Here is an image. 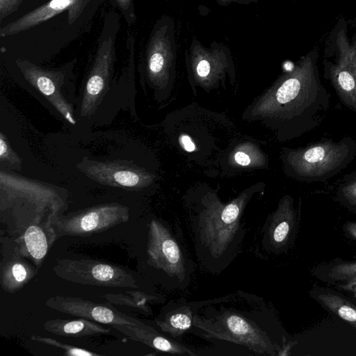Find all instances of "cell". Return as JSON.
<instances>
[{
	"mask_svg": "<svg viewBox=\"0 0 356 356\" xmlns=\"http://www.w3.org/2000/svg\"><path fill=\"white\" fill-rule=\"evenodd\" d=\"M316 48L302 56L278 81L272 106L287 138H294L318 127L326 117L330 95L321 82Z\"/></svg>",
	"mask_w": 356,
	"mask_h": 356,
	"instance_id": "1",
	"label": "cell"
},
{
	"mask_svg": "<svg viewBox=\"0 0 356 356\" xmlns=\"http://www.w3.org/2000/svg\"><path fill=\"white\" fill-rule=\"evenodd\" d=\"M66 189L3 169L0 171V216L7 236L15 238L38 217L64 213Z\"/></svg>",
	"mask_w": 356,
	"mask_h": 356,
	"instance_id": "2",
	"label": "cell"
},
{
	"mask_svg": "<svg viewBox=\"0 0 356 356\" xmlns=\"http://www.w3.org/2000/svg\"><path fill=\"white\" fill-rule=\"evenodd\" d=\"M356 140L343 136L339 140L322 138L308 145L289 150L284 163L289 174L302 182H324L335 177L353 161Z\"/></svg>",
	"mask_w": 356,
	"mask_h": 356,
	"instance_id": "3",
	"label": "cell"
},
{
	"mask_svg": "<svg viewBox=\"0 0 356 356\" xmlns=\"http://www.w3.org/2000/svg\"><path fill=\"white\" fill-rule=\"evenodd\" d=\"M323 65V76L341 102L356 113V42L348 39L343 19L339 20L326 40Z\"/></svg>",
	"mask_w": 356,
	"mask_h": 356,
	"instance_id": "4",
	"label": "cell"
},
{
	"mask_svg": "<svg viewBox=\"0 0 356 356\" xmlns=\"http://www.w3.org/2000/svg\"><path fill=\"white\" fill-rule=\"evenodd\" d=\"M241 209V202H233L218 212L207 213L193 225L197 245L203 250L204 256L218 261L231 257L242 234L238 225Z\"/></svg>",
	"mask_w": 356,
	"mask_h": 356,
	"instance_id": "5",
	"label": "cell"
},
{
	"mask_svg": "<svg viewBox=\"0 0 356 356\" xmlns=\"http://www.w3.org/2000/svg\"><path fill=\"white\" fill-rule=\"evenodd\" d=\"M129 208L116 203H104L82 209L67 215L54 216L52 225L58 238L65 236H88L104 232L129 221Z\"/></svg>",
	"mask_w": 356,
	"mask_h": 356,
	"instance_id": "6",
	"label": "cell"
},
{
	"mask_svg": "<svg viewBox=\"0 0 356 356\" xmlns=\"http://www.w3.org/2000/svg\"><path fill=\"white\" fill-rule=\"evenodd\" d=\"M58 277L76 284L106 287L137 288L134 277L123 267L91 259H57L53 267Z\"/></svg>",
	"mask_w": 356,
	"mask_h": 356,
	"instance_id": "7",
	"label": "cell"
},
{
	"mask_svg": "<svg viewBox=\"0 0 356 356\" xmlns=\"http://www.w3.org/2000/svg\"><path fill=\"white\" fill-rule=\"evenodd\" d=\"M194 325L207 337L229 340L245 345L259 353L275 355V347L266 335L248 319L232 312H224L211 319L193 318Z\"/></svg>",
	"mask_w": 356,
	"mask_h": 356,
	"instance_id": "8",
	"label": "cell"
},
{
	"mask_svg": "<svg viewBox=\"0 0 356 356\" xmlns=\"http://www.w3.org/2000/svg\"><path fill=\"white\" fill-rule=\"evenodd\" d=\"M77 168L99 184L128 191L139 190L152 179L151 175L127 160L98 161L84 157Z\"/></svg>",
	"mask_w": 356,
	"mask_h": 356,
	"instance_id": "9",
	"label": "cell"
},
{
	"mask_svg": "<svg viewBox=\"0 0 356 356\" xmlns=\"http://www.w3.org/2000/svg\"><path fill=\"white\" fill-rule=\"evenodd\" d=\"M147 264L179 279L185 275L186 268L179 245L161 222H150L147 247Z\"/></svg>",
	"mask_w": 356,
	"mask_h": 356,
	"instance_id": "10",
	"label": "cell"
},
{
	"mask_svg": "<svg viewBox=\"0 0 356 356\" xmlns=\"http://www.w3.org/2000/svg\"><path fill=\"white\" fill-rule=\"evenodd\" d=\"M46 306L58 312L75 317L91 320L107 325H140V320L126 315L114 307L81 298L56 296L49 298Z\"/></svg>",
	"mask_w": 356,
	"mask_h": 356,
	"instance_id": "11",
	"label": "cell"
},
{
	"mask_svg": "<svg viewBox=\"0 0 356 356\" xmlns=\"http://www.w3.org/2000/svg\"><path fill=\"white\" fill-rule=\"evenodd\" d=\"M54 217L52 215H46L37 218L19 236L13 238L21 254L38 269L58 239L52 225Z\"/></svg>",
	"mask_w": 356,
	"mask_h": 356,
	"instance_id": "12",
	"label": "cell"
},
{
	"mask_svg": "<svg viewBox=\"0 0 356 356\" xmlns=\"http://www.w3.org/2000/svg\"><path fill=\"white\" fill-rule=\"evenodd\" d=\"M19 67L27 81L42 94L69 123L76 124L73 106L63 94L62 74L28 63H22Z\"/></svg>",
	"mask_w": 356,
	"mask_h": 356,
	"instance_id": "13",
	"label": "cell"
},
{
	"mask_svg": "<svg viewBox=\"0 0 356 356\" xmlns=\"http://www.w3.org/2000/svg\"><path fill=\"white\" fill-rule=\"evenodd\" d=\"M176 52L174 22L165 17L155 30L149 45L147 71L156 81L163 78L171 67Z\"/></svg>",
	"mask_w": 356,
	"mask_h": 356,
	"instance_id": "14",
	"label": "cell"
},
{
	"mask_svg": "<svg viewBox=\"0 0 356 356\" xmlns=\"http://www.w3.org/2000/svg\"><path fill=\"white\" fill-rule=\"evenodd\" d=\"M1 244V286L6 293H15L23 289L38 274L39 269L21 254L13 238L8 250L3 243Z\"/></svg>",
	"mask_w": 356,
	"mask_h": 356,
	"instance_id": "15",
	"label": "cell"
},
{
	"mask_svg": "<svg viewBox=\"0 0 356 356\" xmlns=\"http://www.w3.org/2000/svg\"><path fill=\"white\" fill-rule=\"evenodd\" d=\"M111 58L108 55L99 57L87 80L80 107L83 117H90L97 110L106 95L111 76Z\"/></svg>",
	"mask_w": 356,
	"mask_h": 356,
	"instance_id": "16",
	"label": "cell"
},
{
	"mask_svg": "<svg viewBox=\"0 0 356 356\" xmlns=\"http://www.w3.org/2000/svg\"><path fill=\"white\" fill-rule=\"evenodd\" d=\"M114 328L127 336L129 339L139 341L159 351L194 355L189 350L180 344L161 335L154 328L145 323L140 325H113Z\"/></svg>",
	"mask_w": 356,
	"mask_h": 356,
	"instance_id": "17",
	"label": "cell"
},
{
	"mask_svg": "<svg viewBox=\"0 0 356 356\" xmlns=\"http://www.w3.org/2000/svg\"><path fill=\"white\" fill-rule=\"evenodd\" d=\"M293 203L291 197L282 200L270 227V242L277 250L286 247L296 234L297 216Z\"/></svg>",
	"mask_w": 356,
	"mask_h": 356,
	"instance_id": "18",
	"label": "cell"
},
{
	"mask_svg": "<svg viewBox=\"0 0 356 356\" xmlns=\"http://www.w3.org/2000/svg\"><path fill=\"white\" fill-rule=\"evenodd\" d=\"M43 327L44 330L51 334L70 337L103 335L111 332V328L83 318L48 320L44 322Z\"/></svg>",
	"mask_w": 356,
	"mask_h": 356,
	"instance_id": "19",
	"label": "cell"
},
{
	"mask_svg": "<svg viewBox=\"0 0 356 356\" xmlns=\"http://www.w3.org/2000/svg\"><path fill=\"white\" fill-rule=\"evenodd\" d=\"M310 296L328 312L356 330V305L338 291L324 287H314Z\"/></svg>",
	"mask_w": 356,
	"mask_h": 356,
	"instance_id": "20",
	"label": "cell"
},
{
	"mask_svg": "<svg viewBox=\"0 0 356 356\" xmlns=\"http://www.w3.org/2000/svg\"><path fill=\"white\" fill-rule=\"evenodd\" d=\"M312 272L317 279L334 285L356 278V260H334L318 265Z\"/></svg>",
	"mask_w": 356,
	"mask_h": 356,
	"instance_id": "21",
	"label": "cell"
},
{
	"mask_svg": "<svg viewBox=\"0 0 356 356\" xmlns=\"http://www.w3.org/2000/svg\"><path fill=\"white\" fill-rule=\"evenodd\" d=\"M156 323L163 332L177 337L191 328L193 323L192 312L189 307H181L168 312L163 319H157Z\"/></svg>",
	"mask_w": 356,
	"mask_h": 356,
	"instance_id": "22",
	"label": "cell"
},
{
	"mask_svg": "<svg viewBox=\"0 0 356 356\" xmlns=\"http://www.w3.org/2000/svg\"><path fill=\"white\" fill-rule=\"evenodd\" d=\"M103 298L111 304L128 307L142 311L143 313L151 312L147 303L154 298L149 295L136 291H127L125 293L117 294H106Z\"/></svg>",
	"mask_w": 356,
	"mask_h": 356,
	"instance_id": "23",
	"label": "cell"
},
{
	"mask_svg": "<svg viewBox=\"0 0 356 356\" xmlns=\"http://www.w3.org/2000/svg\"><path fill=\"white\" fill-rule=\"evenodd\" d=\"M73 1V0H52L44 7L40 8L39 11L29 14L28 17L22 18L17 22V24L13 25L11 28L13 30L22 29L38 23V22L45 20L56 12H60L72 4Z\"/></svg>",
	"mask_w": 356,
	"mask_h": 356,
	"instance_id": "24",
	"label": "cell"
},
{
	"mask_svg": "<svg viewBox=\"0 0 356 356\" xmlns=\"http://www.w3.org/2000/svg\"><path fill=\"white\" fill-rule=\"evenodd\" d=\"M336 197L344 207L356 211V172L341 179L336 190Z\"/></svg>",
	"mask_w": 356,
	"mask_h": 356,
	"instance_id": "25",
	"label": "cell"
},
{
	"mask_svg": "<svg viewBox=\"0 0 356 356\" xmlns=\"http://www.w3.org/2000/svg\"><path fill=\"white\" fill-rule=\"evenodd\" d=\"M0 163L7 169L20 171L22 161L13 150L6 136L0 133Z\"/></svg>",
	"mask_w": 356,
	"mask_h": 356,
	"instance_id": "26",
	"label": "cell"
},
{
	"mask_svg": "<svg viewBox=\"0 0 356 356\" xmlns=\"http://www.w3.org/2000/svg\"><path fill=\"white\" fill-rule=\"evenodd\" d=\"M31 339L33 341L49 345L53 347H56L57 348L61 349L63 351L64 355L69 356H99L101 354L92 352L85 348H82L80 347H76L72 345L66 344L62 342H60L53 338L42 337L39 335H32Z\"/></svg>",
	"mask_w": 356,
	"mask_h": 356,
	"instance_id": "27",
	"label": "cell"
},
{
	"mask_svg": "<svg viewBox=\"0 0 356 356\" xmlns=\"http://www.w3.org/2000/svg\"><path fill=\"white\" fill-rule=\"evenodd\" d=\"M335 289L347 292L356 298V278L333 285Z\"/></svg>",
	"mask_w": 356,
	"mask_h": 356,
	"instance_id": "28",
	"label": "cell"
},
{
	"mask_svg": "<svg viewBox=\"0 0 356 356\" xmlns=\"http://www.w3.org/2000/svg\"><path fill=\"white\" fill-rule=\"evenodd\" d=\"M180 144L183 148L189 152L195 149V145L191 138L187 135H182L179 138Z\"/></svg>",
	"mask_w": 356,
	"mask_h": 356,
	"instance_id": "29",
	"label": "cell"
},
{
	"mask_svg": "<svg viewBox=\"0 0 356 356\" xmlns=\"http://www.w3.org/2000/svg\"><path fill=\"white\" fill-rule=\"evenodd\" d=\"M343 229L349 237L356 241V222H346L343 226Z\"/></svg>",
	"mask_w": 356,
	"mask_h": 356,
	"instance_id": "30",
	"label": "cell"
},
{
	"mask_svg": "<svg viewBox=\"0 0 356 356\" xmlns=\"http://www.w3.org/2000/svg\"><path fill=\"white\" fill-rule=\"evenodd\" d=\"M235 161L241 165H248L250 163V157L243 152H238L234 155Z\"/></svg>",
	"mask_w": 356,
	"mask_h": 356,
	"instance_id": "31",
	"label": "cell"
},
{
	"mask_svg": "<svg viewBox=\"0 0 356 356\" xmlns=\"http://www.w3.org/2000/svg\"><path fill=\"white\" fill-rule=\"evenodd\" d=\"M218 3L222 6H228L231 3H238L248 5L252 3H257V0H216Z\"/></svg>",
	"mask_w": 356,
	"mask_h": 356,
	"instance_id": "32",
	"label": "cell"
},
{
	"mask_svg": "<svg viewBox=\"0 0 356 356\" xmlns=\"http://www.w3.org/2000/svg\"><path fill=\"white\" fill-rule=\"evenodd\" d=\"M352 41L356 42V30H355V35H354L353 39Z\"/></svg>",
	"mask_w": 356,
	"mask_h": 356,
	"instance_id": "33",
	"label": "cell"
}]
</instances>
